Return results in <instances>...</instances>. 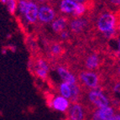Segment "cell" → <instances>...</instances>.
I'll use <instances>...</instances> for the list:
<instances>
[{
    "instance_id": "14",
    "label": "cell",
    "mask_w": 120,
    "mask_h": 120,
    "mask_svg": "<svg viewBox=\"0 0 120 120\" xmlns=\"http://www.w3.org/2000/svg\"><path fill=\"white\" fill-rule=\"evenodd\" d=\"M72 1H74L76 4H82V3H84L86 0H72Z\"/></svg>"
},
{
    "instance_id": "8",
    "label": "cell",
    "mask_w": 120,
    "mask_h": 120,
    "mask_svg": "<svg viewBox=\"0 0 120 120\" xmlns=\"http://www.w3.org/2000/svg\"><path fill=\"white\" fill-rule=\"evenodd\" d=\"M76 3L72 0H61L59 4V9L60 13L64 14H72L76 7Z\"/></svg>"
},
{
    "instance_id": "4",
    "label": "cell",
    "mask_w": 120,
    "mask_h": 120,
    "mask_svg": "<svg viewBox=\"0 0 120 120\" xmlns=\"http://www.w3.org/2000/svg\"><path fill=\"white\" fill-rule=\"evenodd\" d=\"M56 13L49 4H44L39 8L38 19L41 23H50L56 19Z\"/></svg>"
},
{
    "instance_id": "12",
    "label": "cell",
    "mask_w": 120,
    "mask_h": 120,
    "mask_svg": "<svg viewBox=\"0 0 120 120\" xmlns=\"http://www.w3.org/2000/svg\"><path fill=\"white\" fill-rule=\"evenodd\" d=\"M116 55L120 60V37L118 39V50L116 51Z\"/></svg>"
},
{
    "instance_id": "16",
    "label": "cell",
    "mask_w": 120,
    "mask_h": 120,
    "mask_svg": "<svg viewBox=\"0 0 120 120\" xmlns=\"http://www.w3.org/2000/svg\"><path fill=\"white\" fill-rule=\"evenodd\" d=\"M95 1H96V2H97V1H101V0H95Z\"/></svg>"
},
{
    "instance_id": "11",
    "label": "cell",
    "mask_w": 120,
    "mask_h": 120,
    "mask_svg": "<svg viewBox=\"0 0 120 120\" xmlns=\"http://www.w3.org/2000/svg\"><path fill=\"white\" fill-rule=\"evenodd\" d=\"M4 4L10 14H15L18 10V0H6Z\"/></svg>"
},
{
    "instance_id": "6",
    "label": "cell",
    "mask_w": 120,
    "mask_h": 120,
    "mask_svg": "<svg viewBox=\"0 0 120 120\" xmlns=\"http://www.w3.org/2000/svg\"><path fill=\"white\" fill-rule=\"evenodd\" d=\"M71 19L66 15H61L57 17L51 22V29L54 33L57 35L62 33L68 28L69 21Z\"/></svg>"
},
{
    "instance_id": "5",
    "label": "cell",
    "mask_w": 120,
    "mask_h": 120,
    "mask_svg": "<svg viewBox=\"0 0 120 120\" xmlns=\"http://www.w3.org/2000/svg\"><path fill=\"white\" fill-rule=\"evenodd\" d=\"M38 12L39 7L35 2H33L31 0H28L27 3V8L24 14H23L25 18L26 21L30 24H35L38 19Z\"/></svg>"
},
{
    "instance_id": "9",
    "label": "cell",
    "mask_w": 120,
    "mask_h": 120,
    "mask_svg": "<svg viewBox=\"0 0 120 120\" xmlns=\"http://www.w3.org/2000/svg\"><path fill=\"white\" fill-rule=\"evenodd\" d=\"M98 113L101 120H109L112 116H114V109L109 105L98 109Z\"/></svg>"
},
{
    "instance_id": "13",
    "label": "cell",
    "mask_w": 120,
    "mask_h": 120,
    "mask_svg": "<svg viewBox=\"0 0 120 120\" xmlns=\"http://www.w3.org/2000/svg\"><path fill=\"white\" fill-rule=\"evenodd\" d=\"M109 120H120V114L118 113V114H116V115H114V116H112Z\"/></svg>"
},
{
    "instance_id": "15",
    "label": "cell",
    "mask_w": 120,
    "mask_h": 120,
    "mask_svg": "<svg viewBox=\"0 0 120 120\" xmlns=\"http://www.w3.org/2000/svg\"><path fill=\"white\" fill-rule=\"evenodd\" d=\"M0 1H1V2H2L3 4H4V3H5V1H6V0H0Z\"/></svg>"
},
{
    "instance_id": "7",
    "label": "cell",
    "mask_w": 120,
    "mask_h": 120,
    "mask_svg": "<svg viewBox=\"0 0 120 120\" xmlns=\"http://www.w3.org/2000/svg\"><path fill=\"white\" fill-rule=\"evenodd\" d=\"M70 106L68 99L65 98L64 97L59 96L55 97L52 101V107L56 110L60 111V112H67Z\"/></svg>"
},
{
    "instance_id": "1",
    "label": "cell",
    "mask_w": 120,
    "mask_h": 120,
    "mask_svg": "<svg viewBox=\"0 0 120 120\" xmlns=\"http://www.w3.org/2000/svg\"><path fill=\"white\" fill-rule=\"evenodd\" d=\"M76 83L82 91H88L97 88H103L106 82V76L102 71H92L75 70Z\"/></svg>"
},
{
    "instance_id": "3",
    "label": "cell",
    "mask_w": 120,
    "mask_h": 120,
    "mask_svg": "<svg viewBox=\"0 0 120 120\" xmlns=\"http://www.w3.org/2000/svg\"><path fill=\"white\" fill-rule=\"evenodd\" d=\"M66 112V118L69 120H87L86 109L79 102L71 103Z\"/></svg>"
},
{
    "instance_id": "2",
    "label": "cell",
    "mask_w": 120,
    "mask_h": 120,
    "mask_svg": "<svg viewBox=\"0 0 120 120\" xmlns=\"http://www.w3.org/2000/svg\"><path fill=\"white\" fill-rule=\"evenodd\" d=\"M104 91L108 92V99L114 108L120 106V81L106 78Z\"/></svg>"
},
{
    "instance_id": "10",
    "label": "cell",
    "mask_w": 120,
    "mask_h": 120,
    "mask_svg": "<svg viewBox=\"0 0 120 120\" xmlns=\"http://www.w3.org/2000/svg\"><path fill=\"white\" fill-rule=\"evenodd\" d=\"M59 92L62 97H64L66 99H69L71 97V87L70 85L66 82H62L59 86Z\"/></svg>"
}]
</instances>
